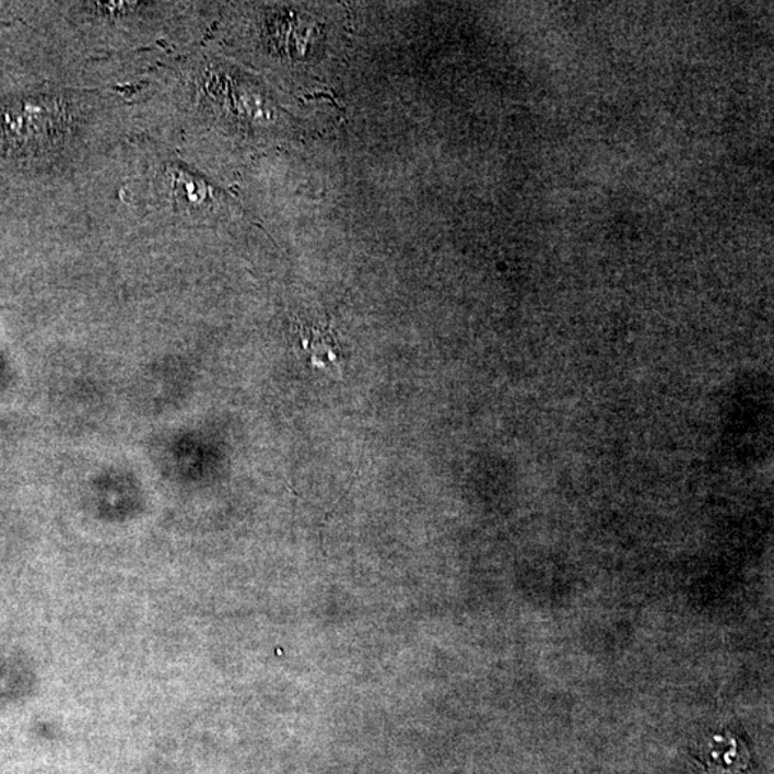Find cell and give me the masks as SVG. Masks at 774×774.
<instances>
[{"instance_id": "obj_1", "label": "cell", "mask_w": 774, "mask_h": 774, "mask_svg": "<svg viewBox=\"0 0 774 774\" xmlns=\"http://www.w3.org/2000/svg\"><path fill=\"white\" fill-rule=\"evenodd\" d=\"M62 113L54 103L27 99L3 110L2 132L4 141L13 150H36L54 140Z\"/></svg>"}, {"instance_id": "obj_2", "label": "cell", "mask_w": 774, "mask_h": 774, "mask_svg": "<svg viewBox=\"0 0 774 774\" xmlns=\"http://www.w3.org/2000/svg\"><path fill=\"white\" fill-rule=\"evenodd\" d=\"M298 336H301L302 348L310 365L321 368H338V371L342 368V345L329 326H310L298 322Z\"/></svg>"}, {"instance_id": "obj_3", "label": "cell", "mask_w": 774, "mask_h": 774, "mask_svg": "<svg viewBox=\"0 0 774 774\" xmlns=\"http://www.w3.org/2000/svg\"><path fill=\"white\" fill-rule=\"evenodd\" d=\"M173 187L177 200H183L187 206H202V202L206 201L204 184L196 181L191 175L175 173Z\"/></svg>"}]
</instances>
